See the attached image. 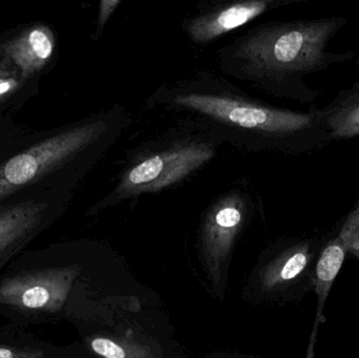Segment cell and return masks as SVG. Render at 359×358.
<instances>
[{"label": "cell", "mask_w": 359, "mask_h": 358, "mask_svg": "<svg viewBox=\"0 0 359 358\" xmlns=\"http://www.w3.org/2000/svg\"><path fill=\"white\" fill-rule=\"evenodd\" d=\"M347 23L341 16L266 23L224 48L222 58L269 94L311 103L322 92L309 88L305 78L355 58L353 52L328 50Z\"/></svg>", "instance_id": "cell-1"}, {"label": "cell", "mask_w": 359, "mask_h": 358, "mask_svg": "<svg viewBox=\"0 0 359 358\" xmlns=\"http://www.w3.org/2000/svg\"><path fill=\"white\" fill-rule=\"evenodd\" d=\"M168 102L241 135L255 149L288 155L313 153L332 141L318 107L308 111L269 106L233 92L184 90Z\"/></svg>", "instance_id": "cell-2"}, {"label": "cell", "mask_w": 359, "mask_h": 358, "mask_svg": "<svg viewBox=\"0 0 359 358\" xmlns=\"http://www.w3.org/2000/svg\"><path fill=\"white\" fill-rule=\"evenodd\" d=\"M107 130L104 118L90 119L41 137L0 161V205L81 160Z\"/></svg>", "instance_id": "cell-3"}, {"label": "cell", "mask_w": 359, "mask_h": 358, "mask_svg": "<svg viewBox=\"0 0 359 358\" xmlns=\"http://www.w3.org/2000/svg\"><path fill=\"white\" fill-rule=\"evenodd\" d=\"M213 156L212 147L192 142L145 157L124 172L114 198L122 200L168 188L202 167Z\"/></svg>", "instance_id": "cell-4"}, {"label": "cell", "mask_w": 359, "mask_h": 358, "mask_svg": "<svg viewBox=\"0 0 359 358\" xmlns=\"http://www.w3.org/2000/svg\"><path fill=\"white\" fill-rule=\"evenodd\" d=\"M77 275L76 267L14 275L0 284V304L22 310L57 312L65 305Z\"/></svg>", "instance_id": "cell-5"}, {"label": "cell", "mask_w": 359, "mask_h": 358, "mask_svg": "<svg viewBox=\"0 0 359 358\" xmlns=\"http://www.w3.org/2000/svg\"><path fill=\"white\" fill-rule=\"evenodd\" d=\"M53 191L27 193L0 205V264L25 247L50 223L57 202Z\"/></svg>", "instance_id": "cell-6"}, {"label": "cell", "mask_w": 359, "mask_h": 358, "mask_svg": "<svg viewBox=\"0 0 359 358\" xmlns=\"http://www.w3.org/2000/svg\"><path fill=\"white\" fill-rule=\"evenodd\" d=\"M56 48L50 27L33 23L0 39V57L17 69L23 84H31L50 64Z\"/></svg>", "instance_id": "cell-7"}, {"label": "cell", "mask_w": 359, "mask_h": 358, "mask_svg": "<svg viewBox=\"0 0 359 358\" xmlns=\"http://www.w3.org/2000/svg\"><path fill=\"white\" fill-rule=\"evenodd\" d=\"M245 203L238 195H228L209 212L203 231V246L210 275L215 282L229 256L232 244L244 221Z\"/></svg>", "instance_id": "cell-8"}, {"label": "cell", "mask_w": 359, "mask_h": 358, "mask_svg": "<svg viewBox=\"0 0 359 358\" xmlns=\"http://www.w3.org/2000/svg\"><path fill=\"white\" fill-rule=\"evenodd\" d=\"M290 2L292 1L249 0L234 2L225 8L194 17L191 20L188 21L186 31L194 43H209L219 36L247 25L259 15Z\"/></svg>", "instance_id": "cell-9"}, {"label": "cell", "mask_w": 359, "mask_h": 358, "mask_svg": "<svg viewBox=\"0 0 359 358\" xmlns=\"http://www.w3.org/2000/svg\"><path fill=\"white\" fill-rule=\"evenodd\" d=\"M332 141L359 136V80L320 107Z\"/></svg>", "instance_id": "cell-10"}, {"label": "cell", "mask_w": 359, "mask_h": 358, "mask_svg": "<svg viewBox=\"0 0 359 358\" xmlns=\"http://www.w3.org/2000/svg\"><path fill=\"white\" fill-rule=\"evenodd\" d=\"M347 252V246L339 235L329 242L323 250L316 271V292L320 302L324 303L328 298L331 286L343 266Z\"/></svg>", "instance_id": "cell-11"}, {"label": "cell", "mask_w": 359, "mask_h": 358, "mask_svg": "<svg viewBox=\"0 0 359 358\" xmlns=\"http://www.w3.org/2000/svg\"><path fill=\"white\" fill-rule=\"evenodd\" d=\"M308 261L309 252L307 247L301 246L291 250L270 267L265 275V285L271 288L292 281L305 270Z\"/></svg>", "instance_id": "cell-12"}, {"label": "cell", "mask_w": 359, "mask_h": 358, "mask_svg": "<svg viewBox=\"0 0 359 358\" xmlns=\"http://www.w3.org/2000/svg\"><path fill=\"white\" fill-rule=\"evenodd\" d=\"M29 137L31 135L8 121V118L0 117V161L18 151L19 147L25 146Z\"/></svg>", "instance_id": "cell-13"}, {"label": "cell", "mask_w": 359, "mask_h": 358, "mask_svg": "<svg viewBox=\"0 0 359 358\" xmlns=\"http://www.w3.org/2000/svg\"><path fill=\"white\" fill-rule=\"evenodd\" d=\"M25 85L27 84L21 82L18 71L0 76V109L16 103V96L25 92Z\"/></svg>", "instance_id": "cell-14"}, {"label": "cell", "mask_w": 359, "mask_h": 358, "mask_svg": "<svg viewBox=\"0 0 359 358\" xmlns=\"http://www.w3.org/2000/svg\"><path fill=\"white\" fill-rule=\"evenodd\" d=\"M339 237L347 246L348 252L359 258V212L352 210L344 223Z\"/></svg>", "instance_id": "cell-15"}, {"label": "cell", "mask_w": 359, "mask_h": 358, "mask_svg": "<svg viewBox=\"0 0 359 358\" xmlns=\"http://www.w3.org/2000/svg\"><path fill=\"white\" fill-rule=\"evenodd\" d=\"M90 348L96 354L103 358H128L126 349L109 338H94L90 342Z\"/></svg>", "instance_id": "cell-16"}, {"label": "cell", "mask_w": 359, "mask_h": 358, "mask_svg": "<svg viewBox=\"0 0 359 358\" xmlns=\"http://www.w3.org/2000/svg\"><path fill=\"white\" fill-rule=\"evenodd\" d=\"M44 353L35 348L0 346V358H42Z\"/></svg>", "instance_id": "cell-17"}, {"label": "cell", "mask_w": 359, "mask_h": 358, "mask_svg": "<svg viewBox=\"0 0 359 358\" xmlns=\"http://www.w3.org/2000/svg\"><path fill=\"white\" fill-rule=\"evenodd\" d=\"M120 4H121L120 0H102L100 2L98 23H97V25H98V29L96 32L97 36L100 35L103 27L107 25V21L111 18V15Z\"/></svg>", "instance_id": "cell-18"}, {"label": "cell", "mask_w": 359, "mask_h": 358, "mask_svg": "<svg viewBox=\"0 0 359 358\" xmlns=\"http://www.w3.org/2000/svg\"><path fill=\"white\" fill-rule=\"evenodd\" d=\"M15 71H17V69L10 62H8L6 59L0 57V76L15 73Z\"/></svg>", "instance_id": "cell-19"}]
</instances>
